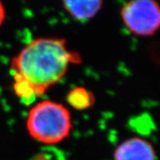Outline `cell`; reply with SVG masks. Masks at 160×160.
Instances as JSON below:
<instances>
[{
    "label": "cell",
    "instance_id": "1",
    "mask_svg": "<svg viewBox=\"0 0 160 160\" xmlns=\"http://www.w3.org/2000/svg\"><path fill=\"white\" fill-rule=\"evenodd\" d=\"M80 62L81 57L67 48L64 38L33 40L11 61L13 90L23 103L30 105L63 78L70 64Z\"/></svg>",
    "mask_w": 160,
    "mask_h": 160
},
{
    "label": "cell",
    "instance_id": "6",
    "mask_svg": "<svg viewBox=\"0 0 160 160\" xmlns=\"http://www.w3.org/2000/svg\"><path fill=\"white\" fill-rule=\"evenodd\" d=\"M66 101L75 110L81 111L92 106L95 103V96L85 88L78 87L69 92Z\"/></svg>",
    "mask_w": 160,
    "mask_h": 160
},
{
    "label": "cell",
    "instance_id": "4",
    "mask_svg": "<svg viewBox=\"0 0 160 160\" xmlns=\"http://www.w3.org/2000/svg\"><path fill=\"white\" fill-rule=\"evenodd\" d=\"M114 160H157L154 146L141 137H132L116 148Z\"/></svg>",
    "mask_w": 160,
    "mask_h": 160
},
{
    "label": "cell",
    "instance_id": "5",
    "mask_svg": "<svg viewBox=\"0 0 160 160\" xmlns=\"http://www.w3.org/2000/svg\"><path fill=\"white\" fill-rule=\"evenodd\" d=\"M64 8L74 19L87 21L99 12L103 5L102 1H64Z\"/></svg>",
    "mask_w": 160,
    "mask_h": 160
},
{
    "label": "cell",
    "instance_id": "7",
    "mask_svg": "<svg viewBox=\"0 0 160 160\" xmlns=\"http://www.w3.org/2000/svg\"><path fill=\"white\" fill-rule=\"evenodd\" d=\"M6 17V10H5V7L2 2H0V27L2 26V23L5 20Z\"/></svg>",
    "mask_w": 160,
    "mask_h": 160
},
{
    "label": "cell",
    "instance_id": "3",
    "mask_svg": "<svg viewBox=\"0 0 160 160\" xmlns=\"http://www.w3.org/2000/svg\"><path fill=\"white\" fill-rule=\"evenodd\" d=\"M127 29L137 36H151L160 26V7L153 0H133L121 9Z\"/></svg>",
    "mask_w": 160,
    "mask_h": 160
},
{
    "label": "cell",
    "instance_id": "2",
    "mask_svg": "<svg viewBox=\"0 0 160 160\" xmlns=\"http://www.w3.org/2000/svg\"><path fill=\"white\" fill-rule=\"evenodd\" d=\"M26 128L31 137L41 143H60L70 136L71 115L63 105L55 101H42L29 112Z\"/></svg>",
    "mask_w": 160,
    "mask_h": 160
}]
</instances>
